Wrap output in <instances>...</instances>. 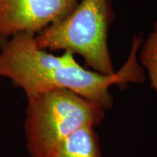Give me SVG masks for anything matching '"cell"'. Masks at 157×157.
I'll use <instances>...</instances> for the list:
<instances>
[{
    "label": "cell",
    "instance_id": "8992f818",
    "mask_svg": "<svg viewBox=\"0 0 157 157\" xmlns=\"http://www.w3.org/2000/svg\"><path fill=\"white\" fill-rule=\"evenodd\" d=\"M139 59L140 66L146 69L151 87L157 94V22L141 45Z\"/></svg>",
    "mask_w": 157,
    "mask_h": 157
},
{
    "label": "cell",
    "instance_id": "7a4b0ae2",
    "mask_svg": "<svg viewBox=\"0 0 157 157\" xmlns=\"http://www.w3.org/2000/svg\"><path fill=\"white\" fill-rule=\"evenodd\" d=\"M106 109L72 91L54 89L27 97L25 120L31 157H46L62 140L83 128H96Z\"/></svg>",
    "mask_w": 157,
    "mask_h": 157
},
{
    "label": "cell",
    "instance_id": "6da1fadb",
    "mask_svg": "<svg viewBox=\"0 0 157 157\" xmlns=\"http://www.w3.org/2000/svg\"><path fill=\"white\" fill-rule=\"evenodd\" d=\"M34 37V34L20 33L0 41V77L21 88L26 98L50 90L66 89L107 110L113 105L111 86L145 81L144 69L137 58L141 45L138 37L133 41L123 67L110 75L83 67L70 52H64L60 56L47 52L36 45Z\"/></svg>",
    "mask_w": 157,
    "mask_h": 157
},
{
    "label": "cell",
    "instance_id": "277c9868",
    "mask_svg": "<svg viewBox=\"0 0 157 157\" xmlns=\"http://www.w3.org/2000/svg\"><path fill=\"white\" fill-rule=\"evenodd\" d=\"M79 0H0V41L20 33L36 35L59 22Z\"/></svg>",
    "mask_w": 157,
    "mask_h": 157
},
{
    "label": "cell",
    "instance_id": "5b68a950",
    "mask_svg": "<svg viewBox=\"0 0 157 157\" xmlns=\"http://www.w3.org/2000/svg\"><path fill=\"white\" fill-rule=\"evenodd\" d=\"M46 157H103L95 128H83L67 136Z\"/></svg>",
    "mask_w": 157,
    "mask_h": 157
},
{
    "label": "cell",
    "instance_id": "3957f363",
    "mask_svg": "<svg viewBox=\"0 0 157 157\" xmlns=\"http://www.w3.org/2000/svg\"><path fill=\"white\" fill-rule=\"evenodd\" d=\"M113 20L112 0H79L67 17L36 34L35 43L43 50L78 54L93 71L110 75L115 73L108 46Z\"/></svg>",
    "mask_w": 157,
    "mask_h": 157
}]
</instances>
